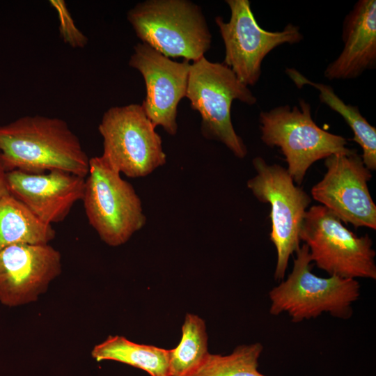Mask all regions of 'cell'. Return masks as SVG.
Wrapping results in <instances>:
<instances>
[{
  "label": "cell",
  "instance_id": "cell-1",
  "mask_svg": "<svg viewBox=\"0 0 376 376\" xmlns=\"http://www.w3.org/2000/svg\"><path fill=\"white\" fill-rule=\"evenodd\" d=\"M89 161L78 136L63 119L26 116L0 126V163L6 173L61 171L86 178Z\"/></svg>",
  "mask_w": 376,
  "mask_h": 376
},
{
  "label": "cell",
  "instance_id": "cell-2",
  "mask_svg": "<svg viewBox=\"0 0 376 376\" xmlns=\"http://www.w3.org/2000/svg\"><path fill=\"white\" fill-rule=\"evenodd\" d=\"M295 253L291 273L269 292V313H285L295 323L316 318L323 313L340 319L351 318L352 304L360 296L357 279L316 276L311 272L308 246L304 243Z\"/></svg>",
  "mask_w": 376,
  "mask_h": 376
},
{
  "label": "cell",
  "instance_id": "cell-3",
  "mask_svg": "<svg viewBox=\"0 0 376 376\" xmlns=\"http://www.w3.org/2000/svg\"><path fill=\"white\" fill-rule=\"evenodd\" d=\"M127 18L136 36L164 56L196 61L211 47L212 35L201 8L188 0H147Z\"/></svg>",
  "mask_w": 376,
  "mask_h": 376
},
{
  "label": "cell",
  "instance_id": "cell-4",
  "mask_svg": "<svg viewBox=\"0 0 376 376\" xmlns=\"http://www.w3.org/2000/svg\"><path fill=\"white\" fill-rule=\"evenodd\" d=\"M260 139L267 146L280 148L287 171L300 185L309 167L334 154L349 155L347 140L320 127L311 116L309 103L299 100V107L279 106L259 116Z\"/></svg>",
  "mask_w": 376,
  "mask_h": 376
},
{
  "label": "cell",
  "instance_id": "cell-5",
  "mask_svg": "<svg viewBox=\"0 0 376 376\" xmlns=\"http://www.w3.org/2000/svg\"><path fill=\"white\" fill-rule=\"evenodd\" d=\"M82 201L90 225L111 246L127 242L146 222L133 186L102 155L90 159Z\"/></svg>",
  "mask_w": 376,
  "mask_h": 376
},
{
  "label": "cell",
  "instance_id": "cell-6",
  "mask_svg": "<svg viewBox=\"0 0 376 376\" xmlns=\"http://www.w3.org/2000/svg\"><path fill=\"white\" fill-rule=\"evenodd\" d=\"M186 97L193 109L201 116L203 136L224 143L235 156L243 159L247 148L233 127L230 109L237 100L249 105L257 99L232 70L205 56L191 64Z\"/></svg>",
  "mask_w": 376,
  "mask_h": 376
},
{
  "label": "cell",
  "instance_id": "cell-7",
  "mask_svg": "<svg viewBox=\"0 0 376 376\" xmlns=\"http://www.w3.org/2000/svg\"><path fill=\"white\" fill-rule=\"evenodd\" d=\"M299 238L308 246L311 260L329 276L376 279L372 239L355 235L324 206L306 211Z\"/></svg>",
  "mask_w": 376,
  "mask_h": 376
},
{
  "label": "cell",
  "instance_id": "cell-8",
  "mask_svg": "<svg viewBox=\"0 0 376 376\" xmlns=\"http://www.w3.org/2000/svg\"><path fill=\"white\" fill-rule=\"evenodd\" d=\"M252 163L256 174L247 181V187L258 201L271 207L269 237L276 251L274 277L281 281L290 257L300 247L299 233L311 198L295 185L286 168L267 164L260 157Z\"/></svg>",
  "mask_w": 376,
  "mask_h": 376
},
{
  "label": "cell",
  "instance_id": "cell-9",
  "mask_svg": "<svg viewBox=\"0 0 376 376\" xmlns=\"http://www.w3.org/2000/svg\"><path fill=\"white\" fill-rule=\"evenodd\" d=\"M98 130L103 139L102 155L129 178L145 177L166 162L161 136L141 104L109 108Z\"/></svg>",
  "mask_w": 376,
  "mask_h": 376
},
{
  "label": "cell",
  "instance_id": "cell-10",
  "mask_svg": "<svg viewBox=\"0 0 376 376\" xmlns=\"http://www.w3.org/2000/svg\"><path fill=\"white\" fill-rule=\"evenodd\" d=\"M230 18L225 22L215 18L225 45L224 64L229 67L244 85L253 86L259 80L264 58L278 46L300 42L299 27L288 24L282 31H269L258 24L248 0H226Z\"/></svg>",
  "mask_w": 376,
  "mask_h": 376
},
{
  "label": "cell",
  "instance_id": "cell-11",
  "mask_svg": "<svg viewBox=\"0 0 376 376\" xmlns=\"http://www.w3.org/2000/svg\"><path fill=\"white\" fill-rule=\"evenodd\" d=\"M322 179L311 189L313 198L343 222L355 228L376 229V205L368 183L371 171L355 151L334 154L324 159Z\"/></svg>",
  "mask_w": 376,
  "mask_h": 376
},
{
  "label": "cell",
  "instance_id": "cell-12",
  "mask_svg": "<svg viewBox=\"0 0 376 376\" xmlns=\"http://www.w3.org/2000/svg\"><path fill=\"white\" fill-rule=\"evenodd\" d=\"M129 65L142 75L146 96L141 106L156 127L171 135L178 131L180 101L186 97L191 64L187 60L174 61L143 42L134 47Z\"/></svg>",
  "mask_w": 376,
  "mask_h": 376
},
{
  "label": "cell",
  "instance_id": "cell-13",
  "mask_svg": "<svg viewBox=\"0 0 376 376\" xmlns=\"http://www.w3.org/2000/svg\"><path fill=\"white\" fill-rule=\"evenodd\" d=\"M61 272V253L49 244L10 245L0 251V302L14 307L35 301Z\"/></svg>",
  "mask_w": 376,
  "mask_h": 376
},
{
  "label": "cell",
  "instance_id": "cell-14",
  "mask_svg": "<svg viewBox=\"0 0 376 376\" xmlns=\"http://www.w3.org/2000/svg\"><path fill=\"white\" fill-rule=\"evenodd\" d=\"M85 178L61 171L6 173L10 194L39 220L52 226L63 221L74 205L82 201Z\"/></svg>",
  "mask_w": 376,
  "mask_h": 376
},
{
  "label": "cell",
  "instance_id": "cell-15",
  "mask_svg": "<svg viewBox=\"0 0 376 376\" xmlns=\"http://www.w3.org/2000/svg\"><path fill=\"white\" fill-rule=\"evenodd\" d=\"M339 56L324 71L329 79H351L376 66V1L359 0L345 16Z\"/></svg>",
  "mask_w": 376,
  "mask_h": 376
},
{
  "label": "cell",
  "instance_id": "cell-16",
  "mask_svg": "<svg viewBox=\"0 0 376 376\" xmlns=\"http://www.w3.org/2000/svg\"><path fill=\"white\" fill-rule=\"evenodd\" d=\"M285 73L297 88L309 85L320 91V100L338 113L352 130V140L362 148L361 158L365 166L370 171H375L376 128L362 116L358 107L345 104L330 86L312 81L296 69L286 68Z\"/></svg>",
  "mask_w": 376,
  "mask_h": 376
},
{
  "label": "cell",
  "instance_id": "cell-17",
  "mask_svg": "<svg viewBox=\"0 0 376 376\" xmlns=\"http://www.w3.org/2000/svg\"><path fill=\"white\" fill-rule=\"evenodd\" d=\"M91 356L97 361L111 360L146 371L150 376H169V350L109 336L96 345Z\"/></svg>",
  "mask_w": 376,
  "mask_h": 376
},
{
  "label": "cell",
  "instance_id": "cell-18",
  "mask_svg": "<svg viewBox=\"0 0 376 376\" xmlns=\"http://www.w3.org/2000/svg\"><path fill=\"white\" fill-rule=\"evenodd\" d=\"M55 235L52 225L39 220L10 194L0 198V251L16 244H49Z\"/></svg>",
  "mask_w": 376,
  "mask_h": 376
},
{
  "label": "cell",
  "instance_id": "cell-19",
  "mask_svg": "<svg viewBox=\"0 0 376 376\" xmlns=\"http://www.w3.org/2000/svg\"><path fill=\"white\" fill-rule=\"evenodd\" d=\"M207 334L204 320L187 313L179 344L169 350V376H189L207 357Z\"/></svg>",
  "mask_w": 376,
  "mask_h": 376
},
{
  "label": "cell",
  "instance_id": "cell-20",
  "mask_svg": "<svg viewBox=\"0 0 376 376\" xmlns=\"http://www.w3.org/2000/svg\"><path fill=\"white\" fill-rule=\"evenodd\" d=\"M263 351V345L254 343L239 345L228 355L209 353L189 376H267L258 370Z\"/></svg>",
  "mask_w": 376,
  "mask_h": 376
},
{
  "label": "cell",
  "instance_id": "cell-21",
  "mask_svg": "<svg viewBox=\"0 0 376 376\" xmlns=\"http://www.w3.org/2000/svg\"><path fill=\"white\" fill-rule=\"evenodd\" d=\"M59 18V31L65 43L73 48H82L88 42L87 37L76 26L74 20L63 0H51Z\"/></svg>",
  "mask_w": 376,
  "mask_h": 376
},
{
  "label": "cell",
  "instance_id": "cell-22",
  "mask_svg": "<svg viewBox=\"0 0 376 376\" xmlns=\"http://www.w3.org/2000/svg\"><path fill=\"white\" fill-rule=\"evenodd\" d=\"M8 195H10V193L7 184L6 172L0 163V198Z\"/></svg>",
  "mask_w": 376,
  "mask_h": 376
}]
</instances>
